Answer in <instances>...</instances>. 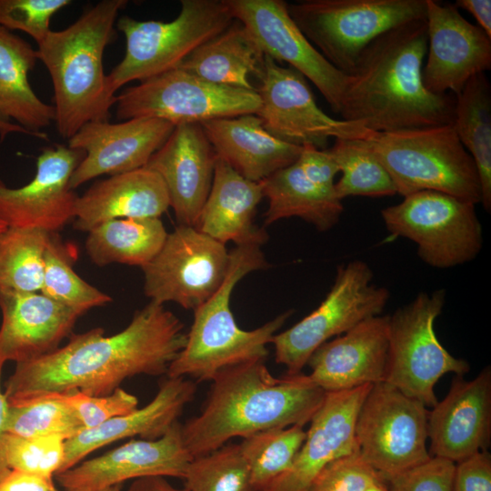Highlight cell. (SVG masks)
<instances>
[{
  "instance_id": "d4e9b609",
  "label": "cell",
  "mask_w": 491,
  "mask_h": 491,
  "mask_svg": "<svg viewBox=\"0 0 491 491\" xmlns=\"http://www.w3.org/2000/svg\"><path fill=\"white\" fill-rule=\"evenodd\" d=\"M388 316L367 318L320 346L307 361L311 381L326 393L384 382Z\"/></svg>"
},
{
  "instance_id": "7402d4cb",
  "label": "cell",
  "mask_w": 491,
  "mask_h": 491,
  "mask_svg": "<svg viewBox=\"0 0 491 491\" xmlns=\"http://www.w3.org/2000/svg\"><path fill=\"white\" fill-rule=\"evenodd\" d=\"M429 454L458 463L487 450L491 438V369L474 379L456 376L445 398L428 411Z\"/></svg>"
},
{
  "instance_id": "e0dca14e",
  "label": "cell",
  "mask_w": 491,
  "mask_h": 491,
  "mask_svg": "<svg viewBox=\"0 0 491 491\" xmlns=\"http://www.w3.org/2000/svg\"><path fill=\"white\" fill-rule=\"evenodd\" d=\"M426 88L456 95L475 75L491 69V37L467 21L454 4L426 0Z\"/></svg>"
},
{
  "instance_id": "cb8c5ba5",
  "label": "cell",
  "mask_w": 491,
  "mask_h": 491,
  "mask_svg": "<svg viewBox=\"0 0 491 491\" xmlns=\"http://www.w3.org/2000/svg\"><path fill=\"white\" fill-rule=\"evenodd\" d=\"M216 158L200 124H181L145 166L163 179L179 225L195 227L211 190Z\"/></svg>"
},
{
  "instance_id": "d590c367",
  "label": "cell",
  "mask_w": 491,
  "mask_h": 491,
  "mask_svg": "<svg viewBox=\"0 0 491 491\" xmlns=\"http://www.w3.org/2000/svg\"><path fill=\"white\" fill-rule=\"evenodd\" d=\"M338 166L340 178L335 184L337 197H382L396 194L394 182L367 145V140L335 139L327 148Z\"/></svg>"
},
{
  "instance_id": "44dd1931",
  "label": "cell",
  "mask_w": 491,
  "mask_h": 491,
  "mask_svg": "<svg viewBox=\"0 0 491 491\" xmlns=\"http://www.w3.org/2000/svg\"><path fill=\"white\" fill-rule=\"evenodd\" d=\"M193 456L185 446L182 424L175 422L155 440L132 439L103 455L56 474L65 491H97L146 476L182 478Z\"/></svg>"
},
{
  "instance_id": "f1b7e54d",
  "label": "cell",
  "mask_w": 491,
  "mask_h": 491,
  "mask_svg": "<svg viewBox=\"0 0 491 491\" xmlns=\"http://www.w3.org/2000/svg\"><path fill=\"white\" fill-rule=\"evenodd\" d=\"M169 207L163 179L143 167L96 181L78 195L74 227L88 233L112 219L160 217Z\"/></svg>"
},
{
  "instance_id": "5bb4252c",
  "label": "cell",
  "mask_w": 491,
  "mask_h": 491,
  "mask_svg": "<svg viewBox=\"0 0 491 491\" xmlns=\"http://www.w3.org/2000/svg\"><path fill=\"white\" fill-rule=\"evenodd\" d=\"M230 265L225 245L195 226L179 225L144 267L145 295L195 311L219 289Z\"/></svg>"
},
{
  "instance_id": "7a4b0ae2",
  "label": "cell",
  "mask_w": 491,
  "mask_h": 491,
  "mask_svg": "<svg viewBox=\"0 0 491 491\" xmlns=\"http://www.w3.org/2000/svg\"><path fill=\"white\" fill-rule=\"evenodd\" d=\"M426 19L392 28L373 40L347 75L339 114L374 133L453 125L456 97L423 82Z\"/></svg>"
},
{
  "instance_id": "4316f807",
  "label": "cell",
  "mask_w": 491,
  "mask_h": 491,
  "mask_svg": "<svg viewBox=\"0 0 491 491\" xmlns=\"http://www.w3.org/2000/svg\"><path fill=\"white\" fill-rule=\"evenodd\" d=\"M195 392L196 385L193 380L166 376L146 406L96 427L84 429L66 439L64 461L57 474L75 466L91 453L113 442L135 436L146 440L163 436L178 421Z\"/></svg>"
},
{
  "instance_id": "60d3db41",
  "label": "cell",
  "mask_w": 491,
  "mask_h": 491,
  "mask_svg": "<svg viewBox=\"0 0 491 491\" xmlns=\"http://www.w3.org/2000/svg\"><path fill=\"white\" fill-rule=\"evenodd\" d=\"M65 441V438L55 436L23 437L5 434V463L9 469L54 478L64 461Z\"/></svg>"
},
{
  "instance_id": "7dc6e473",
  "label": "cell",
  "mask_w": 491,
  "mask_h": 491,
  "mask_svg": "<svg viewBox=\"0 0 491 491\" xmlns=\"http://www.w3.org/2000/svg\"><path fill=\"white\" fill-rule=\"evenodd\" d=\"M53 479L9 469L0 479V491H59Z\"/></svg>"
},
{
  "instance_id": "7c38bea8",
  "label": "cell",
  "mask_w": 491,
  "mask_h": 491,
  "mask_svg": "<svg viewBox=\"0 0 491 491\" xmlns=\"http://www.w3.org/2000/svg\"><path fill=\"white\" fill-rule=\"evenodd\" d=\"M118 120L153 117L181 124H202L217 118L256 114V89L220 85L180 67L139 82L115 99Z\"/></svg>"
},
{
  "instance_id": "9c48e42d",
  "label": "cell",
  "mask_w": 491,
  "mask_h": 491,
  "mask_svg": "<svg viewBox=\"0 0 491 491\" xmlns=\"http://www.w3.org/2000/svg\"><path fill=\"white\" fill-rule=\"evenodd\" d=\"M446 290L421 292L388 316V356L384 382L433 407L434 387L446 374L464 376L469 364L452 356L439 342L435 321L446 304Z\"/></svg>"
},
{
  "instance_id": "b9f144b4",
  "label": "cell",
  "mask_w": 491,
  "mask_h": 491,
  "mask_svg": "<svg viewBox=\"0 0 491 491\" xmlns=\"http://www.w3.org/2000/svg\"><path fill=\"white\" fill-rule=\"evenodd\" d=\"M70 4V0H0V26L25 32L38 44L51 31L52 16Z\"/></svg>"
},
{
  "instance_id": "9a60e30c",
  "label": "cell",
  "mask_w": 491,
  "mask_h": 491,
  "mask_svg": "<svg viewBox=\"0 0 491 491\" xmlns=\"http://www.w3.org/2000/svg\"><path fill=\"white\" fill-rule=\"evenodd\" d=\"M260 83L256 115L266 130L283 142L324 150L332 138L372 140L376 135L360 123L329 116L317 105L303 75L266 55Z\"/></svg>"
},
{
  "instance_id": "d6986e66",
  "label": "cell",
  "mask_w": 491,
  "mask_h": 491,
  "mask_svg": "<svg viewBox=\"0 0 491 491\" xmlns=\"http://www.w3.org/2000/svg\"><path fill=\"white\" fill-rule=\"evenodd\" d=\"M84 156L83 151L64 145L45 147L28 184L12 188L0 180V218L7 227L57 233L75 219L78 195L70 178Z\"/></svg>"
},
{
  "instance_id": "ba28073f",
  "label": "cell",
  "mask_w": 491,
  "mask_h": 491,
  "mask_svg": "<svg viewBox=\"0 0 491 491\" xmlns=\"http://www.w3.org/2000/svg\"><path fill=\"white\" fill-rule=\"evenodd\" d=\"M287 11L312 45L348 75L376 37L426 18V0H302L287 3Z\"/></svg>"
},
{
  "instance_id": "bcb514c9",
  "label": "cell",
  "mask_w": 491,
  "mask_h": 491,
  "mask_svg": "<svg viewBox=\"0 0 491 491\" xmlns=\"http://www.w3.org/2000/svg\"><path fill=\"white\" fill-rule=\"evenodd\" d=\"M453 491H491V455L487 450L456 463Z\"/></svg>"
},
{
  "instance_id": "ee69618b",
  "label": "cell",
  "mask_w": 491,
  "mask_h": 491,
  "mask_svg": "<svg viewBox=\"0 0 491 491\" xmlns=\"http://www.w3.org/2000/svg\"><path fill=\"white\" fill-rule=\"evenodd\" d=\"M380 478L357 450L326 465L306 491H365Z\"/></svg>"
},
{
  "instance_id": "d6a6232c",
  "label": "cell",
  "mask_w": 491,
  "mask_h": 491,
  "mask_svg": "<svg viewBox=\"0 0 491 491\" xmlns=\"http://www.w3.org/2000/svg\"><path fill=\"white\" fill-rule=\"evenodd\" d=\"M167 235L160 217L112 219L88 232L85 250L97 266L118 263L142 268L157 255Z\"/></svg>"
},
{
  "instance_id": "7bdbcfd3",
  "label": "cell",
  "mask_w": 491,
  "mask_h": 491,
  "mask_svg": "<svg viewBox=\"0 0 491 491\" xmlns=\"http://www.w3.org/2000/svg\"><path fill=\"white\" fill-rule=\"evenodd\" d=\"M65 403L74 410L84 429L96 427L138 407V399L121 387L106 396H89L79 391L62 393Z\"/></svg>"
},
{
  "instance_id": "603a6c76",
  "label": "cell",
  "mask_w": 491,
  "mask_h": 491,
  "mask_svg": "<svg viewBox=\"0 0 491 491\" xmlns=\"http://www.w3.org/2000/svg\"><path fill=\"white\" fill-rule=\"evenodd\" d=\"M372 386L326 393L291 467L264 491H306L326 465L359 450L355 423Z\"/></svg>"
},
{
  "instance_id": "f35d334b",
  "label": "cell",
  "mask_w": 491,
  "mask_h": 491,
  "mask_svg": "<svg viewBox=\"0 0 491 491\" xmlns=\"http://www.w3.org/2000/svg\"><path fill=\"white\" fill-rule=\"evenodd\" d=\"M306 436L304 426L271 428L252 434L239 444L257 491H264L292 466Z\"/></svg>"
},
{
  "instance_id": "2e32d148",
  "label": "cell",
  "mask_w": 491,
  "mask_h": 491,
  "mask_svg": "<svg viewBox=\"0 0 491 491\" xmlns=\"http://www.w3.org/2000/svg\"><path fill=\"white\" fill-rule=\"evenodd\" d=\"M233 17L254 36L266 56L287 63L339 114L347 75L333 66L294 23L284 0H224Z\"/></svg>"
},
{
  "instance_id": "8992f818",
  "label": "cell",
  "mask_w": 491,
  "mask_h": 491,
  "mask_svg": "<svg viewBox=\"0 0 491 491\" xmlns=\"http://www.w3.org/2000/svg\"><path fill=\"white\" fill-rule=\"evenodd\" d=\"M367 145L403 197L432 190L481 203L475 163L453 125L376 133Z\"/></svg>"
},
{
  "instance_id": "277c9868",
  "label": "cell",
  "mask_w": 491,
  "mask_h": 491,
  "mask_svg": "<svg viewBox=\"0 0 491 491\" xmlns=\"http://www.w3.org/2000/svg\"><path fill=\"white\" fill-rule=\"evenodd\" d=\"M126 0H102L63 30L50 31L37 44L54 89L55 123L60 136L71 138L85 124L108 120L116 96L106 87L103 55L116 35L119 11Z\"/></svg>"
},
{
  "instance_id": "11a10c76",
  "label": "cell",
  "mask_w": 491,
  "mask_h": 491,
  "mask_svg": "<svg viewBox=\"0 0 491 491\" xmlns=\"http://www.w3.org/2000/svg\"><path fill=\"white\" fill-rule=\"evenodd\" d=\"M7 228L6 224L0 218V235Z\"/></svg>"
},
{
  "instance_id": "74e56055",
  "label": "cell",
  "mask_w": 491,
  "mask_h": 491,
  "mask_svg": "<svg viewBox=\"0 0 491 491\" xmlns=\"http://www.w3.org/2000/svg\"><path fill=\"white\" fill-rule=\"evenodd\" d=\"M8 405L6 434L23 437L55 436L66 440L84 430L62 393L42 394Z\"/></svg>"
},
{
  "instance_id": "5b68a950",
  "label": "cell",
  "mask_w": 491,
  "mask_h": 491,
  "mask_svg": "<svg viewBox=\"0 0 491 491\" xmlns=\"http://www.w3.org/2000/svg\"><path fill=\"white\" fill-rule=\"evenodd\" d=\"M227 275L215 294L194 311L185 346L170 364L167 377L212 381L221 370L264 360L267 345L292 315L287 310L254 330H243L230 308L236 284L253 271L269 266L260 245L235 246L230 252Z\"/></svg>"
},
{
  "instance_id": "8fae6325",
  "label": "cell",
  "mask_w": 491,
  "mask_h": 491,
  "mask_svg": "<svg viewBox=\"0 0 491 491\" xmlns=\"http://www.w3.org/2000/svg\"><path fill=\"white\" fill-rule=\"evenodd\" d=\"M370 266L354 259L337 266L334 283L317 308L272 340L277 364L286 375L300 374L312 354L334 336L380 316L390 293L373 282Z\"/></svg>"
},
{
  "instance_id": "ab89813d",
  "label": "cell",
  "mask_w": 491,
  "mask_h": 491,
  "mask_svg": "<svg viewBox=\"0 0 491 491\" xmlns=\"http://www.w3.org/2000/svg\"><path fill=\"white\" fill-rule=\"evenodd\" d=\"M183 480L187 491H257L239 444L194 457Z\"/></svg>"
},
{
  "instance_id": "c3c4849f",
  "label": "cell",
  "mask_w": 491,
  "mask_h": 491,
  "mask_svg": "<svg viewBox=\"0 0 491 491\" xmlns=\"http://www.w3.org/2000/svg\"><path fill=\"white\" fill-rule=\"evenodd\" d=\"M454 5L471 14L477 25L491 37V1L490 0H456Z\"/></svg>"
},
{
  "instance_id": "f5cc1de1",
  "label": "cell",
  "mask_w": 491,
  "mask_h": 491,
  "mask_svg": "<svg viewBox=\"0 0 491 491\" xmlns=\"http://www.w3.org/2000/svg\"><path fill=\"white\" fill-rule=\"evenodd\" d=\"M365 491H390L386 482L380 478L372 483Z\"/></svg>"
},
{
  "instance_id": "ffe728a7",
  "label": "cell",
  "mask_w": 491,
  "mask_h": 491,
  "mask_svg": "<svg viewBox=\"0 0 491 491\" xmlns=\"http://www.w3.org/2000/svg\"><path fill=\"white\" fill-rule=\"evenodd\" d=\"M174 128L170 122L153 117L85 124L68 139V147L85 153L72 174L70 187L77 188L100 175H115L145 167Z\"/></svg>"
},
{
  "instance_id": "1f68e13d",
  "label": "cell",
  "mask_w": 491,
  "mask_h": 491,
  "mask_svg": "<svg viewBox=\"0 0 491 491\" xmlns=\"http://www.w3.org/2000/svg\"><path fill=\"white\" fill-rule=\"evenodd\" d=\"M266 55L248 29L239 21L194 50L178 66L211 83L256 89L249 77L259 81Z\"/></svg>"
},
{
  "instance_id": "f546056e",
  "label": "cell",
  "mask_w": 491,
  "mask_h": 491,
  "mask_svg": "<svg viewBox=\"0 0 491 491\" xmlns=\"http://www.w3.org/2000/svg\"><path fill=\"white\" fill-rule=\"evenodd\" d=\"M263 198L261 182L246 179L217 156L211 190L195 227L223 245L262 246L267 235L254 219Z\"/></svg>"
},
{
  "instance_id": "4fadbf2b",
  "label": "cell",
  "mask_w": 491,
  "mask_h": 491,
  "mask_svg": "<svg viewBox=\"0 0 491 491\" xmlns=\"http://www.w3.org/2000/svg\"><path fill=\"white\" fill-rule=\"evenodd\" d=\"M426 406L386 382L372 386L355 423L364 460L384 479L427 461Z\"/></svg>"
},
{
  "instance_id": "6da1fadb",
  "label": "cell",
  "mask_w": 491,
  "mask_h": 491,
  "mask_svg": "<svg viewBox=\"0 0 491 491\" xmlns=\"http://www.w3.org/2000/svg\"><path fill=\"white\" fill-rule=\"evenodd\" d=\"M93 328L70 336L62 347L41 357L16 363L5 382L8 402L42 394L79 391L106 396L137 375H166L184 348V324L164 305L150 301L113 336Z\"/></svg>"
},
{
  "instance_id": "52a82bcc",
  "label": "cell",
  "mask_w": 491,
  "mask_h": 491,
  "mask_svg": "<svg viewBox=\"0 0 491 491\" xmlns=\"http://www.w3.org/2000/svg\"><path fill=\"white\" fill-rule=\"evenodd\" d=\"M170 22L138 21L123 15L115 26L125 38L122 61L106 75L108 93L178 67L199 45L219 35L235 20L224 0H182Z\"/></svg>"
},
{
  "instance_id": "f6af8a7d",
  "label": "cell",
  "mask_w": 491,
  "mask_h": 491,
  "mask_svg": "<svg viewBox=\"0 0 491 491\" xmlns=\"http://www.w3.org/2000/svg\"><path fill=\"white\" fill-rule=\"evenodd\" d=\"M456 463L438 456L386 480L390 491H453Z\"/></svg>"
},
{
  "instance_id": "681fc988",
  "label": "cell",
  "mask_w": 491,
  "mask_h": 491,
  "mask_svg": "<svg viewBox=\"0 0 491 491\" xmlns=\"http://www.w3.org/2000/svg\"><path fill=\"white\" fill-rule=\"evenodd\" d=\"M5 362L0 358V479L8 472L4 453V439L6 434L9 405L1 386L2 369Z\"/></svg>"
},
{
  "instance_id": "836d02e7",
  "label": "cell",
  "mask_w": 491,
  "mask_h": 491,
  "mask_svg": "<svg viewBox=\"0 0 491 491\" xmlns=\"http://www.w3.org/2000/svg\"><path fill=\"white\" fill-rule=\"evenodd\" d=\"M453 126L471 155L479 178L481 203L491 210V85L486 73L473 76L455 95Z\"/></svg>"
},
{
  "instance_id": "f907efd6",
  "label": "cell",
  "mask_w": 491,
  "mask_h": 491,
  "mask_svg": "<svg viewBox=\"0 0 491 491\" xmlns=\"http://www.w3.org/2000/svg\"><path fill=\"white\" fill-rule=\"evenodd\" d=\"M128 491H187L184 488H176L172 486L164 476H146L135 479Z\"/></svg>"
},
{
  "instance_id": "30bf717a",
  "label": "cell",
  "mask_w": 491,
  "mask_h": 491,
  "mask_svg": "<svg viewBox=\"0 0 491 491\" xmlns=\"http://www.w3.org/2000/svg\"><path fill=\"white\" fill-rule=\"evenodd\" d=\"M387 231L414 242L426 265L438 269L471 262L483 246L476 205L451 195L425 190L404 196L380 212Z\"/></svg>"
},
{
  "instance_id": "3957f363",
  "label": "cell",
  "mask_w": 491,
  "mask_h": 491,
  "mask_svg": "<svg viewBox=\"0 0 491 491\" xmlns=\"http://www.w3.org/2000/svg\"><path fill=\"white\" fill-rule=\"evenodd\" d=\"M326 394L308 375L274 376L264 360L225 368L213 378L201 413L182 425L185 446L194 458L220 448L233 437L305 426Z\"/></svg>"
},
{
  "instance_id": "4dcf8cb0",
  "label": "cell",
  "mask_w": 491,
  "mask_h": 491,
  "mask_svg": "<svg viewBox=\"0 0 491 491\" xmlns=\"http://www.w3.org/2000/svg\"><path fill=\"white\" fill-rule=\"evenodd\" d=\"M37 60L36 49L0 26V121L14 120L34 136L46 139L42 129L55 121V109L30 85L28 74Z\"/></svg>"
},
{
  "instance_id": "ac0fdd59",
  "label": "cell",
  "mask_w": 491,
  "mask_h": 491,
  "mask_svg": "<svg viewBox=\"0 0 491 491\" xmlns=\"http://www.w3.org/2000/svg\"><path fill=\"white\" fill-rule=\"evenodd\" d=\"M338 173L327 148L304 146L294 164L261 181L268 200L265 225L299 217L321 232L333 228L344 212L335 189Z\"/></svg>"
},
{
  "instance_id": "e575fe53",
  "label": "cell",
  "mask_w": 491,
  "mask_h": 491,
  "mask_svg": "<svg viewBox=\"0 0 491 491\" xmlns=\"http://www.w3.org/2000/svg\"><path fill=\"white\" fill-rule=\"evenodd\" d=\"M50 233L7 227L0 235V292H41Z\"/></svg>"
},
{
  "instance_id": "816d5d0a",
  "label": "cell",
  "mask_w": 491,
  "mask_h": 491,
  "mask_svg": "<svg viewBox=\"0 0 491 491\" xmlns=\"http://www.w3.org/2000/svg\"><path fill=\"white\" fill-rule=\"evenodd\" d=\"M9 133H22L25 135H33L29 131L25 130L19 125L11 122L0 121V136L4 139Z\"/></svg>"
},
{
  "instance_id": "484cf974",
  "label": "cell",
  "mask_w": 491,
  "mask_h": 491,
  "mask_svg": "<svg viewBox=\"0 0 491 491\" xmlns=\"http://www.w3.org/2000/svg\"><path fill=\"white\" fill-rule=\"evenodd\" d=\"M0 358L16 363L48 355L81 316L41 292H0Z\"/></svg>"
},
{
  "instance_id": "8d00e7d4",
  "label": "cell",
  "mask_w": 491,
  "mask_h": 491,
  "mask_svg": "<svg viewBox=\"0 0 491 491\" xmlns=\"http://www.w3.org/2000/svg\"><path fill=\"white\" fill-rule=\"evenodd\" d=\"M75 259V248L64 243L57 233H50L41 293L82 316L91 308L108 304L112 298L76 274L73 268Z\"/></svg>"
},
{
  "instance_id": "db71d44e",
  "label": "cell",
  "mask_w": 491,
  "mask_h": 491,
  "mask_svg": "<svg viewBox=\"0 0 491 491\" xmlns=\"http://www.w3.org/2000/svg\"><path fill=\"white\" fill-rule=\"evenodd\" d=\"M121 489H122V485H115V486H108L103 489H99L97 491H121Z\"/></svg>"
},
{
  "instance_id": "83f0119b",
  "label": "cell",
  "mask_w": 491,
  "mask_h": 491,
  "mask_svg": "<svg viewBox=\"0 0 491 491\" xmlns=\"http://www.w3.org/2000/svg\"><path fill=\"white\" fill-rule=\"evenodd\" d=\"M200 125L216 155L254 182H261L294 164L303 150L273 136L255 114L212 119Z\"/></svg>"
}]
</instances>
